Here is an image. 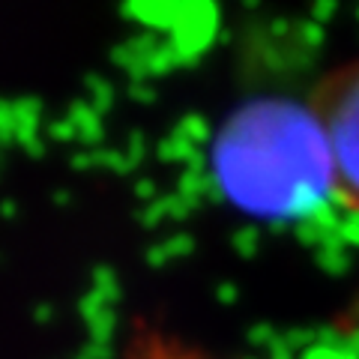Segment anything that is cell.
Here are the masks:
<instances>
[{
    "label": "cell",
    "instance_id": "1",
    "mask_svg": "<svg viewBox=\"0 0 359 359\" xmlns=\"http://www.w3.org/2000/svg\"><path fill=\"white\" fill-rule=\"evenodd\" d=\"M216 192L252 219L311 216L332 198V165L309 102L255 96L219 123L210 141Z\"/></svg>",
    "mask_w": 359,
    "mask_h": 359
},
{
    "label": "cell",
    "instance_id": "2",
    "mask_svg": "<svg viewBox=\"0 0 359 359\" xmlns=\"http://www.w3.org/2000/svg\"><path fill=\"white\" fill-rule=\"evenodd\" d=\"M332 165V198L359 216V57L323 72L309 93Z\"/></svg>",
    "mask_w": 359,
    "mask_h": 359
},
{
    "label": "cell",
    "instance_id": "3",
    "mask_svg": "<svg viewBox=\"0 0 359 359\" xmlns=\"http://www.w3.org/2000/svg\"><path fill=\"white\" fill-rule=\"evenodd\" d=\"M114 359H222V356L204 351L201 344L189 341L177 332H168L165 327H156L150 320H138L129 330L126 341H123Z\"/></svg>",
    "mask_w": 359,
    "mask_h": 359
}]
</instances>
